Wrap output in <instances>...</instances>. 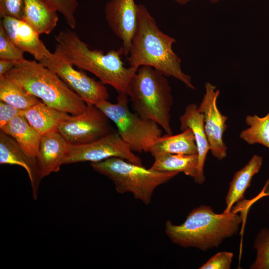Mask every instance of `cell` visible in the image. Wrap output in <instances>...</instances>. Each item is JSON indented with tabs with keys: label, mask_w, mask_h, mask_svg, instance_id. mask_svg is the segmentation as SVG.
Instances as JSON below:
<instances>
[{
	"label": "cell",
	"mask_w": 269,
	"mask_h": 269,
	"mask_svg": "<svg viewBox=\"0 0 269 269\" xmlns=\"http://www.w3.org/2000/svg\"><path fill=\"white\" fill-rule=\"evenodd\" d=\"M137 24L132 38L127 60L130 67L151 66L166 77H174L194 89L191 78L185 74L181 61L172 49L176 40L163 33L142 4H138Z\"/></svg>",
	"instance_id": "cell-1"
},
{
	"label": "cell",
	"mask_w": 269,
	"mask_h": 269,
	"mask_svg": "<svg viewBox=\"0 0 269 269\" xmlns=\"http://www.w3.org/2000/svg\"><path fill=\"white\" fill-rule=\"evenodd\" d=\"M55 50L74 66L89 71L118 93H126L127 85L138 69L125 66L121 47L105 53L102 50L91 49L78 35L69 29L61 30L55 36Z\"/></svg>",
	"instance_id": "cell-2"
},
{
	"label": "cell",
	"mask_w": 269,
	"mask_h": 269,
	"mask_svg": "<svg viewBox=\"0 0 269 269\" xmlns=\"http://www.w3.org/2000/svg\"><path fill=\"white\" fill-rule=\"evenodd\" d=\"M242 221V216L234 211L217 214L211 207L201 205L193 209L180 225L167 220L165 232L175 244L205 251L218 247L224 239L236 234Z\"/></svg>",
	"instance_id": "cell-3"
},
{
	"label": "cell",
	"mask_w": 269,
	"mask_h": 269,
	"mask_svg": "<svg viewBox=\"0 0 269 269\" xmlns=\"http://www.w3.org/2000/svg\"><path fill=\"white\" fill-rule=\"evenodd\" d=\"M5 76L45 104L71 115L85 111L87 104L55 72L36 60L17 64Z\"/></svg>",
	"instance_id": "cell-4"
},
{
	"label": "cell",
	"mask_w": 269,
	"mask_h": 269,
	"mask_svg": "<svg viewBox=\"0 0 269 269\" xmlns=\"http://www.w3.org/2000/svg\"><path fill=\"white\" fill-rule=\"evenodd\" d=\"M167 77L149 66L138 68L130 80L126 93L136 113L157 123L172 134L170 112L173 103Z\"/></svg>",
	"instance_id": "cell-5"
},
{
	"label": "cell",
	"mask_w": 269,
	"mask_h": 269,
	"mask_svg": "<svg viewBox=\"0 0 269 269\" xmlns=\"http://www.w3.org/2000/svg\"><path fill=\"white\" fill-rule=\"evenodd\" d=\"M91 166L95 171L110 179L118 193H131L135 199L146 205L151 203L153 193L158 186L167 183L179 174L147 169L143 165L119 157L91 163Z\"/></svg>",
	"instance_id": "cell-6"
},
{
	"label": "cell",
	"mask_w": 269,
	"mask_h": 269,
	"mask_svg": "<svg viewBox=\"0 0 269 269\" xmlns=\"http://www.w3.org/2000/svg\"><path fill=\"white\" fill-rule=\"evenodd\" d=\"M116 102L105 100L97 106L117 127L118 134L133 152H148L155 141L162 135L156 122L130 111L126 93H118Z\"/></svg>",
	"instance_id": "cell-7"
},
{
	"label": "cell",
	"mask_w": 269,
	"mask_h": 269,
	"mask_svg": "<svg viewBox=\"0 0 269 269\" xmlns=\"http://www.w3.org/2000/svg\"><path fill=\"white\" fill-rule=\"evenodd\" d=\"M39 62L55 72L87 104L96 106L109 98L105 84L75 69L57 51L55 50Z\"/></svg>",
	"instance_id": "cell-8"
},
{
	"label": "cell",
	"mask_w": 269,
	"mask_h": 269,
	"mask_svg": "<svg viewBox=\"0 0 269 269\" xmlns=\"http://www.w3.org/2000/svg\"><path fill=\"white\" fill-rule=\"evenodd\" d=\"M109 120L97 106L87 104L84 112L71 115L57 131L71 145L86 144L113 132Z\"/></svg>",
	"instance_id": "cell-9"
},
{
	"label": "cell",
	"mask_w": 269,
	"mask_h": 269,
	"mask_svg": "<svg viewBox=\"0 0 269 269\" xmlns=\"http://www.w3.org/2000/svg\"><path fill=\"white\" fill-rule=\"evenodd\" d=\"M111 157H119L143 165L140 158L134 154L117 131L88 143L71 145L65 164L97 162Z\"/></svg>",
	"instance_id": "cell-10"
},
{
	"label": "cell",
	"mask_w": 269,
	"mask_h": 269,
	"mask_svg": "<svg viewBox=\"0 0 269 269\" xmlns=\"http://www.w3.org/2000/svg\"><path fill=\"white\" fill-rule=\"evenodd\" d=\"M205 93L199 111L204 116V129L212 155L221 160L227 155V147L223 141V134L227 128L228 117L218 109L217 100L220 91L209 82L205 84Z\"/></svg>",
	"instance_id": "cell-11"
},
{
	"label": "cell",
	"mask_w": 269,
	"mask_h": 269,
	"mask_svg": "<svg viewBox=\"0 0 269 269\" xmlns=\"http://www.w3.org/2000/svg\"><path fill=\"white\" fill-rule=\"evenodd\" d=\"M137 7L133 0H110L105 4V20L113 33L122 42L123 55L129 54L137 24Z\"/></svg>",
	"instance_id": "cell-12"
},
{
	"label": "cell",
	"mask_w": 269,
	"mask_h": 269,
	"mask_svg": "<svg viewBox=\"0 0 269 269\" xmlns=\"http://www.w3.org/2000/svg\"><path fill=\"white\" fill-rule=\"evenodd\" d=\"M0 24L13 44L35 60L39 62L51 53L40 39V34L24 20L6 16L1 19Z\"/></svg>",
	"instance_id": "cell-13"
},
{
	"label": "cell",
	"mask_w": 269,
	"mask_h": 269,
	"mask_svg": "<svg viewBox=\"0 0 269 269\" xmlns=\"http://www.w3.org/2000/svg\"><path fill=\"white\" fill-rule=\"evenodd\" d=\"M0 164L17 165L23 168L30 179L34 199L42 179L38 160L27 156L15 140L3 131H0Z\"/></svg>",
	"instance_id": "cell-14"
},
{
	"label": "cell",
	"mask_w": 269,
	"mask_h": 269,
	"mask_svg": "<svg viewBox=\"0 0 269 269\" xmlns=\"http://www.w3.org/2000/svg\"><path fill=\"white\" fill-rule=\"evenodd\" d=\"M71 146L58 131L42 136L37 160L42 178L59 171Z\"/></svg>",
	"instance_id": "cell-15"
},
{
	"label": "cell",
	"mask_w": 269,
	"mask_h": 269,
	"mask_svg": "<svg viewBox=\"0 0 269 269\" xmlns=\"http://www.w3.org/2000/svg\"><path fill=\"white\" fill-rule=\"evenodd\" d=\"M180 130L187 128L191 129L196 142L198 158L197 173L193 178L199 184L204 183L205 177L204 166L207 153L210 151V145L204 129V116L194 103L188 105L183 114L180 117Z\"/></svg>",
	"instance_id": "cell-16"
},
{
	"label": "cell",
	"mask_w": 269,
	"mask_h": 269,
	"mask_svg": "<svg viewBox=\"0 0 269 269\" xmlns=\"http://www.w3.org/2000/svg\"><path fill=\"white\" fill-rule=\"evenodd\" d=\"M57 10L46 0H24L22 19L40 35L50 34L59 20Z\"/></svg>",
	"instance_id": "cell-17"
},
{
	"label": "cell",
	"mask_w": 269,
	"mask_h": 269,
	"mask_svg": "<svg viewBox=\"0 0 269 269\" xmlns=\"http://www.w3.org/2000/svg\"><path fill=\"white\" fill-rule=\"evenodd\" d=\"M22 115L42 136L57 131L61 123L70 116L42 101L23 110Z\"/></svg>",
	"instance_id": "cell-18"
},
{
	"label": "cell",
	"mask_w": 269,
	"mask_h": 269,
	"mask_svg": "<svg viewBox=\"0 0 269 269\" xmlns=\"http://www.w3.org/2000/svg\"><path fill=\"white\" fill-rule=\"evenodd\" d=\"M0 130L13 138L27 156L37 159L42 136L22 115L13 118Z\"/></svg>",
	"instance_id": "cell-19"
},
{
	"label": "cell",
	"mask_w": 269,
	"mask_h": 269,
	"mask_svg": "<svg viewBox=\"0 0 269 269\" xmlns=\"http://www.w3.org/2000/svg\"><path fill=\"white\" fill-rule=\"evenodd\" d=\"M154 157L164 154H197L194 136L187 128L176 135L168 134L158 138L151 146L149 152Z\"/></svg>",
	"instance_id": "cell-20"
},
{
	"label": "cell",
	"mask_w": 269,
	"mask_h": 269,
	"mask_svg": "<svg viewBox=\"0 0 269 269\" xmlns=\"http://www.w3.org/2000/svg\"><path fill=\"white\" fill-rule=\"evenodd\" d=\"M263 160L262 156L255 154L245 166L235 173L230 183L224 213L230 212L233 205L243 199L245 192L251 186L253 177L260 171Z\"/></svg>",
	"instance_id": "cell-21"
},
{
	"label": "cell",
	"mask_w": 269,
	"mask_h": 269,
	"mask_svg": "<svg viewBox=\"0 0 269 269\" xmlns=\"http://www.w3.org/2000/svg\"><path fill=\"white\" fill-rule=\"evenodd\" d=\"M150 168L159 172H183L194 178L197 173L198 155L164 154L157 155Z\"/></svg>",
	"instance_id": "cell-22"
},
{
	"label": "cell",
	"mask_w": 269,
	"mask_h": 269,
	"mask_svg": "<svg viewBox=\"0 0 269 269\" xmlns=\"http://www.w3.org/2000/svg\"><path fill=\"white\" fill-rule=\"evenodd\" d=\"M0 101L22 110L40 102L39 98L4 75L0 77Z\"/></svg>",
	"instance_id": "cell-23"
},
{
	"label": "cell",
	"mask_w": 269,
	"mask_h": 269,
	"mask_svg": "<svg viewBox=\"0 0 269 269\" xmlns=\"http://www.w3.org/2000/svg\"><path fill=\"white\" fill-rule=\"evenodd\" d=\"M245 123L249 127L240 132V138L248 144H260L269 149V112L262 117L247 115Z\"/></svg>",
	"instance_id": "cell-24"
},
{
	"label": "cell",
	"mask_w": 269,
	"mask_h": 269,
	"mask_svg": "<svg viewBox=\"0 0 269 269\" xmlns=\"http://www.w3.org/2000/svg\"><path fill=\"white\" fill-rule=\"evenodd\" d=\"M257 251L255 262L250 266L252 269H269V230L262 229L257 235L254 244Z\"/></svg>",
	"instance_id": "cell-25"
},
{
	"label": "cell",
	"mask_w": 269,
	"mask_h": 269,
	"mask_svg": "<svg viewBox=\"0 0 269 269\" xmlns=\"http://www.w3.org/2000/svg\"><path fill=\"white\" fill-rule=\"evenodd\" d=\"M24 52L17 48L7 36L0 24V59L7 60L18 64L25 61Z\"/></svg>",
	"instance_id": "cell-26"
},
{
	"label": "cell",
	"mask_w": 269,
	"mask_h": 269,
	"mask_svg": "<svg viewBox=\"0 0 269 269\" xmlns=\"http://www.w3.org/2000/svg\"><path fill=\"white\" fill-rule=\"evenodd\" d=\"M60 13L71 29L76 26V11L78 7V0H46Z\"/></svg>",
	"instance_id": "cell-27"
},
{
	"label": "cell",
	"mask_w": 269,
	"mask_h": 269,
	"mask_svg": "<svg viewBox=\"0 0 269 269\" xmlns=\"http://www.w3.org/2000/svg\"><path fill=\"white\" fill-rule=\"evenodd\" d=\"M24 0H0V17L22 19Z\"/></svg>",
	"instance_id": "cell-28"
},
{
	"label": "cell",
	"mask_w": 269,
	"mask_h": 269,
	"mask_svg": "<svg viewBox=\"0 0 269 269\" xmlns=\"http://www.w3.org/2000/svg\"><path fill=\"white\" fill-rule=\"evenodd\" d=\"M233 257L232 252H219L201 266L200 269H229Z\"/></svg>",
	"instance_id": "cell-29"
},
{
	"label": "cell",
	"mask_w": 269,
	"mask_h": 269,
	"mask_svg": "<svg viewBox=\"0 0 269 269\" xmlns=\"http://www.w3.org/2000/svg\"><path fill=\"white\" fill-rule=\"evenodd\" d=\"M23 110L0 101V129L14 117L22 115Z\"/></svg>",
	"instance_id": "cell-30"
},
{
	"label": "cell",
	"mask_w": 269,
	"mask_h": 269,
	"mask_svg": "<svg viewBox=\"0 0 269 269\" xmlns=\"http://www.w3.org/2000/svg\"><path fill=\"white\" fill-rule=\"evenodd\" d=\"M16 64L11 61L0 59V77L5 75Z\"/></svg>",
	"instance_id": "cell-31"
},
{
	"label": "cell",
	"mask_w": 269,
	"mask_h": 269,
	"mask_svg": "<svg viewBox=\"0 0 269 269\" xmlns=\"http://www.w3.org/2000/svg\"><path fill=\"white\" fill-rule=\"evenodd\" d=\"M195 0H174L175 2L177 3L180 4L181 5H184L190 2L194 1Z\"/></svg>",
	"instance_id": "cell-32"
},
{
	"label": "cell",
	"mask_w": 269,
	"mask_h": 269,
	"mask_svg": "<svg viewBox=\"0 0 269 269\" xmlns=\"http://www.w3.org/2000/svg\"><path fill=\"white\" fill-rule=\"evenodd\" d=\"M209 0L212 3H216L217 2H218L219 1H221V0Z\"/></svg>",
	"instance_id": "cell-33"
}]
</instances>
